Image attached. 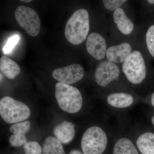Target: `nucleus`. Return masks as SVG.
Segmentation results:
<instances>
[{
	"label": "nucleus",
	"instance_id": "obj_1",
	"mask_svg": "<svg viewBox=\"0 0 154 154\" xmlns=\"http://www.w3.org/2000/svg\"><path fill=\"white\" fill-rule=\"evenodd\" d=\"M89 30L90 21L88 11L80 9L75 12L67 21L65 36L70 43L78 45L85 40Z\"/></svg>",
	"mask_w": 154,
	"mask_h": 154
},
{
	"label": "nucleus",
	"instance_id": "obj_2",
	"mask_svg": "<svg viewBox=\"0 0 154 154\" xmlns=\"http://www.w3.org/2000/svg\"><path fill=\"white\" fill-rule=\"evenodd\" d=\"M55 94L59 106L63 111L75 113L82 108V97L75 87L59 82L55 85Z\"/></svg>",
	"mask_w": 154,
	"mask_h": 154
},
{
	"label": "nucleus",
	"instance_id": "obj_3",
	"mask_svg": "<svg viewBox=\"0 0 154 154\" xmlns=\"http://www.w3.org/2000/svg\"><path fill=\"white\" fill-rule=\"evenodd\" d=\"M0 114L7 123L16 124L28 119L30 110L23 102L10 96H5L0 100Z\"/></svg>",
	"mask_w": 154,
	"mask_h": 154
},
{
	"label": "nucleus",
	"instance_id": "obj_4",
	"mask_svg": "<svg viewBox=\"0 0 154 154\" xmlns=\"http://www.w3.org/2000/svg\"><path fill=\"white\" fill-rule=\"evenodd\" d=\"M107 138L101 128L94 126L84 132L81 140L84 154H102L107 147Z\"/></svg>",
	"mask_w": 154,
	"mask_h": 154
},
{
	"label": "nucleus",
	"instance_id": "obj_5",
	"mask_svg": "<svg viewBox=\"0 0 154 154\" xmlns=\"http://www.w3.org/2000/svg\"><path fill=\"white\" fill-rule=\"evenodd\" d=\"M122 69L127 79L133 84H140L145 79V63L143 56L138 51L131 53L123 63Z\"/></svg>",
	"mask_w": 154,
	"mask_h": 154
},
{
	"label": "nucleus",
	"instance_id": "obj_6",
	"mask_svg": "<svg viewBox=\"0 0 154 154\" xmlns=\"http://www.w3.org/2000/svg\"><path fill=\"white\" fill-rule=\"evenodd\" d=\"M15 18L20 27L30 36H37L40 32L41 22L33 9L23 5L19 6L15 12Z\"/></svg>",
	"mask_w": 154,
	"mask_h": 154
},
{
	"label": "nucleus",
	"instance_id": "obj_7",
	"mask_svg": "<svg viewBox=\"0 0 154 154\" xmlns=\"http://www.w3.org/2000/svg\"><path fill=\"white\" fill-rule=\"evenodd\" d=\"M120 70L115 63L108 60L102 61L96 67L95 80L99 86L105 87L114 80L118 81Z\"/></svg>",
	"mask_w": 154,
	"mask_h": 154
},
{
	"label": "nucleus",
	"instance_id": "obj_8",
	"mask_svg": "<svg viewBox=\"0 0 154 154\" xmlns=\"http://www.w3.org/2000/svg\"><path fill=\"white\" fill-rule=\"evenodd\" d=\"M84 75V68L79 64H73L56 69L52 73V77L57 81L69 85L79 82L83 79Z\"/></svg>",
	"mask_w": 154,
	"mask_h": 154
},
{
	"label": "nucleus",
	"instance_id": "obj_9",
	"mask_svg": "<svg viewBox=\"0 0 154 154\" xmlns=\"http://www.w3.org/2000/svg\"><path fill=\"white\" fill-rule=\"evenodd\" d=\"M86 48L88 53L95 59L102 60L106 54L107 44L102 35L92 32L87 38Z\"/></svg>",
	"mask_w": 154,
	"mask_h": 154
},
{
	"label": "nucleus",
	"instance_id": "obj_10",
	"mask_svg": "<svg viewBox=\"0 0 154 154\" xmlns=\"http://www.w3.org/2000/svg\"><path fill=\"white\" fill-rule=\"evenodd\" d=\"M30 122L26 121L13 125L10 128V131L13 134L9 139L11 146L15 147L24 145L28 142L25 134L30 129Z\"/></svg>",
	"mask_w": 154,
	"mask_h": 154
},
{
	"label": "nucleus",
	"instance_id": "obj_11",
	"mask_svg": "<svg viewBox=\"0 0 154 154\" xmlns=\"http://www.w3.org/2000/svg\"><path fill=\"white\" fill-rule=\"evenodd\" d=\"M132 52L131 45L127 42H123L109 48L106 55L109 61L115 63H124Z\"/></svg>",
	"mask_w": 154,
	"mask_h": 154
},
{
	"label": "nucleus",
	"instance_id": "obj_12",
	"mask_svg": "<svg viewBox=\"0 0 154 154\" xmlns=\"http://www.w3.org/2000/svg\"><path fill=\"white\" fill-rule=\"evenodd\" d=\"M53 133L61 143L65 144L70 143L75 137L74 124L69 122H63L54 127Z\"/></svg>",
	"mask_w": 154,
	"mask_h": 154
},
{
	"label": "nucleus",
	"instance_id": "obj_13",
	"mask_svg": "<svg viewBox=\"0 0 154 154\" xmlns=\"http://www.w3.org/2000/svg\"><path fill=\"white\" fill-rule=\"evenodd\" d=\"M113 17L117 28L122 34L128 35L132 32L133 24L126 16L123 9L119 8L114 11Z\"/></svg>",
	"mask_w": 154,
	"mask_h": 154
},
{
	"label": "nucleus",
	"instance_id": "obj_14",
	"mask_svg": "<svg viewBox=\"0 0 154 154\" xmlns=\"http://www.w3.org/2000/svg\"><path fill=\"white\" fill-rule=\"evenodd\" d=\"M107 102L109 105L113 107L126 108L132 105L134 98L131 95L126 93H113L107 96Z\"/></svg>",
	"mask_w": 154,
	"mask_h": 154
},
{
	"label": "nucleus",
	"instance_id": "obj_15",
	"mask_svg": "<svg viewBox=\"0 0 154 154\" xmlns=\"http://www.w3.org/2000/svg\"><path fill=\"white\" fill-rule=\"evenodd\" d=\"M0 70L10 79H15L21 72L18 64L5 56H3L0 59Z\"/></svg>",
	"mask_w": 154,
	"mask_h": 154
},
{
	"label": "nucleus",
	"instance_id": "obj_16",
	"mask_svg": "<svg viewBox=\"0 0 154 154\" xmlns=\"http://www.w3.org/2000/svg\"><path fill=\"white\" fill-rule=\"evenodd\" d=\"M136 145L142 154H154V134L146 132L140 135Z\"/></svg>",
	"mask_w": 154,
	"mask_h": 154
},
{
	"label": "nucleus",
	"instance_id": "obj_17",
	"mask_svg": "<svg viewBox=\"0 0 154 154\" xmlns=\"http://www.w3.org/2000/svg\"><path fill=\"white\" fill-rule=\"evenodd\" d=\"M113 154H139L133 143L127 138H121L116 141L113 149Z\"/></svg>",
	"mask_w": 154,
	"mask_h": 154
},
{
	"label": "nucleus",
	"instance_id": "obj_18",
	"mask_svg": "<svg viewBox=\"0 0 154 154\" xmlns=\"http://www.w3.org/2000/svg\"><path fill=\"white\" fill-rule=\"evenodd\" d=\"M43 154H66L61 143L56 137L49 136L43 144Z\"/></svg>",
	"mask_w": 154,
	"mask_h": 154
},
{
	"label": "nucleus",
	"instance_id": "obj_19",
	"mask_svg": "<svg viewBox=\"0 0 154 154\" xmlns=\"http://www.w3.org/2000/svg\"><path fill=\"white\" fill-rule=\"evenodd\" d=\"M25 154H42L41 146L36 141H30L24 145Z\"/></svg>",
	"mask_w": 154,
	"mask_h": 154
},
{
	"label": "nucleus",
	"instance_id": "obj_20",
	"mask_svg": "<svg viewBox=\"0 0 154 154\" xmlns=\"http://www.w3.org/2000/svg\"><path fill=\"white\" fill-rule=\"evenodd\" d=\"M146 42L149 52L154 57V25L150 26L147 31Z\"/></svg>",
	"mask_w": 154,
	"mask_h": 154
},
{
	"label": "nucleus",
	"instance_id": "obj_21",
	"mask_svg": "<svg viewBox=\"0 0 154 154\" xmlns=\"http://www.w3.org/2000/svg\"><path fill=\"white\" fill-rule=\"evenodd\" d=\"M125 0H103L102 1L104 6L106 9L110 11H116L124 3L126 2Z\"/></svg>",
	"mask_w": 154,
	"mask_h": 154
},
{
	"label": "nucleus",
	"instance_id": "obj_22",
	"mask_svg": "<svg viewBox=\"0 0 154 154\" xmlns=\"http://www.w3.org/2000/svg\"><path fill=\"white\" fill-rule=\"evenodd\" d=\"M19 39V36L18 35H15L9 38L8 42L3 48V51L4 53L8 54L11 52V51L18 43Z\"/></svg>",
	"mask_w": 154,
	"mask_h": 154
},
{
	"label": "nucleus",
	"instance_id": "obj_23",
	"mask_svg": "<svg viewBox=\"0 0 154 154\" xmlns=\"http://www.w3.org/2000/svg\"><path fill=\"white\" fill-rule=\"evenodd\" d=\"M69 154H84V153L78 150L73 149L71 151Z\"/></svg>",
	"mask_w": 154,
	"mask_h": 154
},
{
	"label": "nucleus",
	"instance_id": "obj_24",
	"mask_svg": "<svg viewBox=\"0 0 154 154\" xmlns=\"http://www.w3.org/2000/svg\"><path fill=\"white\" fill-rule=\"evenodd\" d=\"M151 103L152 105L154 107V93L152 95Z\"/></svg>",
	"mask_w": 154,
	"mask_h": 154
},
{
	"label": "nucleus",
	"instance_id": "obj_25",
	"mask_svg": "<svg viewBox=\"0 0 154 154\" xmlns=\"http://www.w3.org/2000/svg\"><path fill=\"white\" fill-rule=\"evenodd\" d=\"M20 1L25 3L30 2H32V0H21Z\"/></svg>",
	"mask_w": 154,
	"mask_h": 154
},
{
	"label": "nucleus",
	"instance_id": "obj_26",
	"mask_svg": "<svg viewBox=\"0 0 154 154\" xmlns=\"http://www.w3.org/2000/svg\"><path fill=\"white\" fill-rule=\"evenodd\" d=\"M147 2H148L149 4H152V5L154 4V0H148V1H147Z\"/></svg>",
	"mask_w": 154,
	"mask_h": 154
},
{
	"label": "nucleus",
	"instance_id": "obj_27",
	"mask_svg": "<svg viewBox=\"0 0 154 154\" xmlns=\"http://www.w3.org/2000/svg\"><path fill=\"white\" fill-rule=\"evenodd\" d=\"M152 123L153 125H154V116L152 117Z\"/></svg>",
	"mask_w": 154,
	"mask_h": 154
}]
</instances>
